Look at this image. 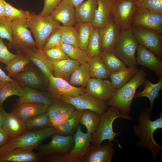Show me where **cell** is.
Instances as JSON below:
<instances>
[{"mask_svg": "<svg viewBox=\"0 0 162 162\" xmlns=\"http://www.w3.org/2000/svg\"><path fill=\"white\" fill-rule=\"evenodd\" d=\"M152 112L149 108L141 111L138 117V124L133 126V130L139 139L137 147L149 149L153 155L152 161L158 158L161 162L162 147L155 142L153 134L157 129L162 128V112L161 111L159 118L152 121L150 119Z\"/></svg>", "mask_w": 162, "mask_h": 162, "instance_id": "cell-1", "label": "cell"}, {"mask_svg": "<svg viewBox=\"0 0 162 162\" xmlns=\"http://www.w3.org/2000/svg\"><path fill=\"white\" fill-rule=\"evenodd\" d=\"M146 75L144 70H139L127 83L116 90L112 97L105 102L106 105L116 107L122 114L129 116L136 91L139 86L144 83Z\"/></svg>", "mask_w": 162, "mask_h": 162, "instance_id": "cell-2", "label": "cell"}, {"mask_svg": "<svg viewBox=\"0 0 162 162\" xmlns=\"http://www.w3.org/2000/svg\"><path fill=\"white\" fill-rule=\"evenodd\" d=\"M92 134L82 131L80 126L74 134V144L68 152L44 156L42 160L45 162H84L91 142Z\"/></svg>", "mask_w": 162, "mask_h": 162, "instance_id": "cell-3", "label": "cell"}, {"mask_svg": "<svg viewBox=\"0 0 162 162\" xmlns=\"http://www.w3.org/2000/svg\"><path fill=\"white\" fill-rule=\"evenodd\" d=\"M118 118L128 120L131 119L129 116L122 114L118 108L114 106H110L105 113L100 116L98 128L92 134L91 143L93 146L98 147L104 141L108 140L110 142L112 141L116 142L119 148H122L118 141L115 139L116 135L121 133L114 131L112 126L115 120Z\"/></svg>", "mask_w": 162, "mask_h": 162, "instance_id": "cell-4", "label": "cell"}, {"mask_svg": "<svg viewBox=\"0 0 162 162\" xmlns=\"http://www.w3.org/2000/svg\"><path fill=\"white\" fill-rule=\"evenodd\" d=\"M139 44L131 29L122 30L113 52L128 67H136L135 54Z\"/></svg>", "mask_w": 162, "mask_h": 162, "instance_id": "cell-5", "label": "cell"}, {"mask_svg": "<svg viewBox=\"0 0 162 162\" xmlns=\"http://www.w3.org/2000/svg\"><path fill=\"white\" fill-rule=\"evenodd\" d=\"M26 22L35 38L36 46L42 49L50 36L60 26L51 16L42 17L34 13Z\"/></svg>", "mask_w": 162, "mask_h": 162, "instance_id": "cell-6", "label": "cell"}, {"mask_svg": "<svg viewBox=\"0 0 162 162\" xmlns=\"http://www.w3.org/2000/svg\"><path fill=\"white\" fill-rule=\"evenodd\" d=\"M56 133L55 128L50 126L38 130L26 131L17 138L9 139L7 142L12 148L32 151L43 141Z\"/></svg>", "mask_w": 162, "mask_h": 162, "instance_id": "cell-7", "label": "cell"}, {"mask_svg": "<svg viewBox=\"0 0 162 162\" xmlns=\"http://www.w3.org/2000/svg\"><path fill=\"white\" fill-rule=\"evenodd\" d=\"M12 78L22 87H28L45 91L49 83L48 78L31 62L24 69Z\"/></svg>", "mask_w": 162, "mask_h": 162, "instance_id": "cell-8", "label": "cell"}, {"mask_svg": "<svg viewBox=\"0 0 162 162\" xmlns=\"http://www.w3.org/2000/svg\"><path fill=\"white\" fill-rule=\"evenodd\" d=\"M45 90L54 100H59L63 96L74 97L86 92L85 87L71 85L68 81L61 78L50 75Z\"/></svg>", "mask_w": 162, "mask_h": 162, "instance_id": "cell-9", "label": "cell"}, {"mask_svg": "<svg viewBox=\"0 0 162 162\" xmlns=\"http://www.w3.org/2000/svg\"><path fill=\"white\" fill-rule=\"evenodd\" d=\"M131 26L155 31L162 34V14L137 7L132 17Z\"/></svg>", "mask_w": 162, "mask_h": 162, "instance_id": "cell-10", "label": "cell"}, {"mask_svg": "<svg viewBox=\"0 0 162 162\" xmlns=\"http://www.w3.org/2000/svg\"><path fill=\"white\" fill-rule=\"evenodd\" d=\"M59 100L71 104L76 109L91 110L100 116L108 109L105 102L86 92L74 97L63 96Z\"/></svg>", "mask_w": 162, "mask_h": 162, "instance_id": "cell-11", "label": "cell"}, {"mask_svg": "<svg viewBox=\"0 0 162 162\" xmlns=\"http://www.w3.org/2000/svg\"><path fill=\"white\" fill-rule=\"evenodd\" d=\"M131 30L139 44L162 58V35L151 30L131 26Z\"/></svg>", "mask_w": 162, "mask_h": 162, "instance_id": "cell-12", "label": "cell"}, {"mask_svg": "<svg viewBox=\"0 0 162 162\" xmlns=\"http://www.w3.org/2000/svg\"><path fill=\"white\" fill-rule=\"evenodd\" d=\"M26 20L20 19L12 21V41L11 47L17 51L36 46L35 41L28 29Z\"/></svg>", "mask_w": 162, "mask_h": 162, "instance_id": "cell-13", "label": "cell"}, {"mask_svg": "<svg viewBox=\"0 0 162 162\" xmlns=\"http://www.w3.org/2000/svg\"><path fill=\"white\" fill-rule=\"evenodd\" d=\"M44 156L39 152L12 148L7 142L0 147V162H35L42 160Z\"/></svg>", "mask_w": 162, "mask_h": 162, "instance_id": "cell-14", "label": "cell"}, {"mask_svg": "<svg viewBox=\"0 0 162 162\" xmlns=\"http://www.w3.org/2000/svg\"><path fill=\"white\" fill-rule=\"evenodd\" d=\"M137 0H115L113 17L121 30L131 29V20Z\"/></svg>", "mask_w": 162, "mask_h": 162, "instance_id": "cell-15", "label": "cell"}, {"mask_svg": "<svg viewBox=\"0 0 162 162\" xmlns=\"http://www.w3.org/2000/svg\"><path fill=\"white\" fill-rule=\"evenodd\" d=\"M74 144V135H64L57 133L52 136L50 141L39 148V152L44 156L69 152Z\"/></svg>", "mask_w": 162, "mask_h": 162, "instance_id": "cell-16", "label": "cell"}, {"mask_svg": "<svg viewBox=\"0 0 162 162\" xmlns=\"http://www.w3.org/2000/svg\"><path fill=\"white\" fill-rule=\"evenodd\" d=\"M85 88L86 93L105 102L112 97L116 90L110 81L94 78L89 79Z\"/></svg>", "mask_w": 162, "mask_h": 162, "instance_id": "cell-17", "label": "cell"}, {"mask_svg": "<svg viewBox=\"0 0 162 162\" xmlns=\"http://www.w3.org/2000/svg\"><path fill=\"white\" fill-rule=\"evenodd\" d=\"M100 28L101 52H113L121 31L119 26L112 17Z\"/></svg>", "mask_w": 162, "mask_h": 162, "instance_id": "cell-18", "label": "cell"}, {"mask_svg": "<svg viewBox=\"0 0 162 162\" xmlns=\"http://www.w3.org/2000/svg\"><path fill=\"white\" fill-rule=\"evenodd\" d=\"M17 52H20L28 57L46 77L48 78L50 75H53L51 62L44 55L43 49L35 46Z\"/></svg>", "mask_w": 162, "mask_h": 162, "instance_id": "cell-19", "label": "cell"}, {"mask_svg": "<svg viewBox=\"0 0 162 162\" xmlns=\"http://www.w3.org/2000/svg\"><path fill=\"white\" fill-rule=\"evenodd\" d=\"M136 57L137 64L154 72L159 78H162V61L153 52L139 44Z\"/></svg>", "mask_w": 162, "mask_h": 162, "instance_id": "cell-20", "label": "cell"}, {"mask_svg": "<svg viewBox=\"0 0 162 162\" xmlns=\"http://www.w3.org/2000/svg\"><path fill=\"white\" fill-rule=\"evenodd\" d=\"M50 16L63 26H73L76 22L75 7L67 0H62Z\"/></svg>", "mask_w": 162, "mask_h": 162, "instance_id": "cell-21", "label": "cell"}, {"mask_svg": "<svg viewBox=\"0 0 162 162\" xmlns=\"http://www.w3.org/2000/svg\"><path fill=\"white\" fill-rule=\"evenodd\" d=\"M48 105L40 103L16 102L11 106V112L25 121L46 111Z\"/></svg>", "mask_w": 162, "mask_h": 162, "instance_id": "cell-22", "label": "cell"}, {"mask_svg": "<svg viewBox=\"0 0 162 162\" xmlns=\"http://www.w3.org/2000/svg\"><path fill=\"white\" fill-rule=\"evenodd\" d=\"M97 7L92 24L94 28L104 26L113 17L115 0H97Z\"/></svg>", "mask_w": 162, "mask_h": 162, "instance_id": "cell-23", "label": "cell"}, {"mask_svg": "<svg viewBox=\"0 0 162 162\" xmlns=\"http://www.w3.org/2000/svg\"><path fill=\"white\" fill-rule=\"evenodd\" d=\"M114 152L113 145L111 142L98 147L90 146L84 162H110Z\"/></svg>", "mask_w": 162, "mask_h": 162, "instance_id": "cell-24", "label": "cell"}, {"mask_svg": "<svg viewBox=\"0 0 162 162\" xmlns=\"http://www.w3.org/2000/svg\"><path fill=\"white\" fill-rule=\"evenodd\" d=\"M2 128L8 135L9 139L19 137L27 130L24 121L12 112L7 113Z\"/></svg>", "mask_w": 162, "mask_h": 162, "instance_id": "cell-25", "label": "cell"}, {"mask_svg": "<svg viewBox=\"0 0 162 162\" xmlns=\"http://www.w3.org/2000/svg\"><path fill=\"white\" fill-rule=\"evenodd\" d=\"M23 87L24 94L16 99L17 102L40 103L49 106L54 101V100L46 91H41L28 87Z\"/></svg>", "mask_w": 162, "mask_h": 162, "instance_id": "cell-26", "label": "cell"}, {"mask_svg": "<svg viewBox=\"0 0 162 162\" xmlns=\"http://www.w3.org/2000/svg\"><path fill=\"white\" fill-rule=\"evenodd\" d=\"M55 76L62 78L68 81L72 73L80 64L70 58L58 61H50Z\"/></svg>", "mask_w": 162, "mask_h": 162, "instance_id": "cell-27", "label": "cell"}, {"mask_svg": "<svg viewBox=\"0 0 162 162\" xmlns=\"http://www.w3.org/2000/svg\"><path fill=\"white\" fill-rule=\"evenodd\" d=\"M97 7V0H87L75 7L76 22L92 23Z\"/></svg>", "mask_w": 162, "mask_h": 162, "instance_id": "cell-28", "label": "cell"}, {"mask_svg": "<svg viewBox=\"0 0 162 162\" xmlns=\"http://www.w3.org/2000/svg\"><path fill=\"white\" fill-rule=\"evenodd\" d=\"M143 90L135 94L134 98L146 97L149 99L150 106L149 107L152 111L154 108V100L159 96V92L162 89V78H160L158 82L154 84L148 80H146Z\"/></svg>", "mask_w": 162, "mask_h": 162, "instance_id": "cell-29", "label": "cell"}, {"mask_svg": "<svg viewBox=\"0 0 162 162\" xmlns=\"http://www.w3.org/2000/svg\"><path fill=\"white\" fill-rule=\"evenodd\" d=\"M83 110L75 109L63 123L54 127L57 134L64 135H74L80 124Z\"/></svg>", "mask_w": 162, "mask_h": 162, "instance_id": "cell-30", "label": "cell"}, {"mask_svg": "<svg viewBox=\"0 0 162 162\" xmlns=\"http://www.w3.org/2000/svg\"><path fill=\"white\" fill-rule=\"evenodd\" d=\"M136 67H127L117 72L110 73V78L112 85L116 89L127 83L139 70Z\"/></svg>", "mask_w": 162, "mask_h": 162, "instance_id": "cell-31", "label": "cell"}, {"mask_svg": "<svg viewBox=\"0 0 162 162\" xmlns=\"http://www.w3.org/2000/svg\"><path fill=\"white\" fill-rule=\"evenodd\" d=\"M90 78L89 65L86 62L80 64L74 70L68 82L74 86L85 87Z\"/></svg>", "mask_w": 162, "mask_h": 162, "instance_id": "cell-32", "label": "cell"}, {"mask_svg": "<svg viewBox=\"0 0 162 162\" xmlns=\"http://www.w3.org/2000/svg\"><path fill=\"white\" fill-rule=\"evenodd\" d=\"M88 63L91 77L103 79L110 77V73L100 56L89 58Z\"/></svg>", "mask_w": 162, "mask_h": 162, "instance_id": "cell-33", "label": "cell"}, {"mask_svg": "<svg viewBox=\"0 0 162 162\" xmlns=\"http://www.w3.org/2000/svg\"><path fill=\"white\" fill-rule=\"evenodd\" d=\"M16 56L5 68L8 75L12 77L22 72L31 61L29 58L22 53L17 52Z\"/></svg>", "mask_w": 162, "mask_h": 162, "instance_id": "cell-34", "label": "cell"}, {"mask_svg": "<svg viewBox=\"0 0 162 162\" xmlns=\"http://www.w3.org/2000/svg\"><path fill=\"white\" fill-rule=\"evenodd\" d=\"M23 94V87L16 80L0 84V106H2L5 100L10 96L20 97Z\"/></svg>", "mask_w": 162, "mask_h": 162, "instance_id": "cell-35", "label": "cell"}, {"mask_svg": "<svg viewBox=\"0 0 162 162\" xmlns=\"http://www.w3.org/2000/svg\"><path fill=\"white\" fill-rule=\"evenodd\" d=\"M100 116L88 110H83L79 123L83 125L87 132L92 134L96 130L100 120Z\"/></svg>", "mask_w": 162, "mask_h": 162, "instance_id": "cell-36", "label": "cell"}, {"mask_svg": "<svg viewBox=\"0 0 162 162\" xmlns=\"http://www.w3.org/2000/svg\"><path fill=\"white\" fill-rule=\"evenodd\" d=\"M100 56L110 73L127 68L113 52H101Z\"/></svg>", "mask_w": 162, "mask_h": 162, "instance_id": "cell-37", "label": "cell"}, {"mask_svg": "<svg viewBox=\"0 0 162 162\" xmlns=\"http://www.w3.org/2000/svg\"><path fill=\"white\" fill-rule=\"evenodd\" d=\"M61 47L70 58L80 64L88 62L89 57L87 50L78 46L64 43Z\"/></svg>", "mask_w": 162, "mask_h": 162, "instance_id": "cell-38", "label": "cell"}, {"mask_svg": "<svg viewBox=\"0 0 162 162\" xmlns=\"http://www.w3.org/2000/svg\"><path fill=\"white\" fill-rule=\"evenodd\" d=\"M24 121L27 130L38 129L51 126L50 118L46 112Z\"/></svg>", "mask_w": 162, "mask_h": 162, "instance_id": "cell-39", "label": "cell"}, {"mask_svg": "<svg viewBox=\"0 0 162 162\" xmlns=\"http://www.w3.org/2000/svg\"><path fill=\"white\" fill-rule=\"evenodd\" d=\"M86 50L89 58L100 56L101 50L100 28H94L92 30Z\"/></svg>", "mask_w": 162, "mask_h": 162, "instance_id": "cell-40", "label": "cell"}, {"mask_svg": "<svg viewBox=\"0 0 162 162\" xmlns=\"http://www.w3.org/2000/svg\"><path fill=\"white\" fill-rule=\"evenodd\" d=\"M63 43L79 46V35L76 28L73 26H60Z\"/></svg>", "mask_w": 162, "mask_h": 162, "instance_id": "cell-41", "label": "cell"}, {"mask_svg": "<svg viewBox=\"0 0 162 162\" xmlns=\"http://www.w3.org/2000/svg\"><path fill=\"white\" fill-rule=\"evenodd\" d=\"M94 28L92 22L78 23L77 30L79 37V47L87 50L89 39Z\"/></svg>", "mask_w": 162, "mask_h": 162, "instance_id": "cell-42", "label": "cell"}, {"mask_svg": "<svg viewBox=\"0 0 162 162\" xmlns=\"http://www.w3.org/2000/svg\"><path fill=\"white\" fill-rule=\"evenodd\" d=\"M4 5L6 16L12 21L20 19L26 20L33 14L28 10L16 8L5 1Z\"/></svg>", "mask_w": 162, "mask_h": 162, "instance_id": "cell-43", "label": "cell"}, {"mask_svg": "<svg viewBox=\"0 0 162 162\" xmlns=\"http://www.w3.org/2000/svg\"><path fill=\"white\" fill-rule=\"evenodd\" d=\"M74 108L71 104L61 100H54L51 104L48 106L46 112L50 121L63 112Z\"/></svg>", "mask_w": 162, "mask_h": 162, "instance_id": "cell-44", "label": "cell"}, {"mask_svg": "<svg viewBox=\"0 0 162 162\" xmlns=\"http://www.w3.org/2000/svg\"><path fill=\"white\" fill-rule=\"evenodd\" d=\"M0 37L8 40L11 47L13 38L12 21L6 16L0 18Z\"/></svg>", "mask_w": 162, "mask_h": 162, "instance_id": "cell-45", "label": "cell"}, {"mask_svg": "<svg viewBox=\"0 0 162 162\" xmlns=\"http://www.w3.org/2000/svg\"><path fill=\"white\" fill-rule=\"evenodd\" d=\"M137 7L162 14V0H137Z\"/></svg>", "mask_w": 162, "mask_h": 162, "instance_id": "cell-46", "label": "cell"}, {"mask_svg": "<svg viewBox=\"0 0 162 162\" xmlns=\"http://www.w3.org/2000/svg\"><path fill=\"white\" fill-rule=\"evenodd\" d=\"M60 26L49 37L43 49L61 47L63 43L59 28Z\"/></svg>", "mask_w": 162, "mask_h": 162, "instance_id": "cell-47", "label": "cell"}, {"mask_svg": "<svg viewBox=\"0 0 162 162\" xmlns=\"http://www.w3.org/2000/svg\"><path fill=\"white\" fill-rule=\"evenodd\" d=\"M43 52L50 61H58L70 58L61 47L43 49Z\"/></svg>", "mask_w": 162, "mask_h": 162, "instance_id": "cell-48", "label": "cell"}, {"mask_svg": "<svg viewBox=\"0 0 162 162\" xmlns=\"http://www.w3.org/2000/svg\"><path fill=\"white\" fill-rule=\"evenodd\" d=\"M16 56V54L9 51L3 42V38L0 37V62L6 65Z\"/></svg>", "mask_w": 162, "mask_h": 162, "instance_id": "cell-49", "label": "cell"}, {"mask_svg": "<svg viewBox=\"0 0 162 162\" xmlns=\"http://www.w3.org/2000/svg\"><path fill=\"white\" fill-rule=\"evenodd\" d=\"M62 0H44L43 9L38 14L42 17L50 16Z\"/></svg>", "mask_w": 162, "mask_h": 162, "instance_id": "cell-50", "label": "cell"}, {"mask_svg": "<svg viewBox=\"0 0 162 162\" xmlns=\"http://www.w3.org/2000/svg\"><path fill=\"white\" fill-rule=\"evenodd\" d=\"M76 109L74 108L63 112L50 121L51 126L55 127L64 122Z\"/></svg>", "mask_w": 162, "mask_h": 162, "instance_id": "cell-51", "label": "cell"}, {"mask_svg": "<svg viewBox=\"0 0 162 162\" xmlns=\"http://www.w3.org/2000/svg\"><path fill=\"white\" fill-rule=\"evenodd\" d=\"M14 79L9 77L0 67V84L11 82Z\"/></svg>", "mask_w": 162, "mask_h": 162, "instance_id": "cell-52", "label": "cell"}, {"mask_svg": "<svg viewBox=\"0 0 162 162\" xmlns=\"http://www.w3.org/2000/svg\"><path fill=\"white\" fill-rule=\"evenodd\" d=\"M9 137L2 127H0V147L6 144L9 139Z\"/></svg>", "mask_w": 162, "mask_h": 162, "instance_id": "cell-53", "label": "cell"}, {"mask_svg": "<svg viewBox=\"0 0 162 162\" xmlns=\"http://www.w3.org/2000/svg\"><path fill=\"white\" fill-rule=\"evenodd\" d=\"M7 113L4 110L3 106H0V127H2Z\"/></svg>", "mask_w": 162, "mask_h": 162, "instance_id": "cell-54", "label": "cell"}, {"mask_svg": "<svg viewBox=\"0 0 162 162\" xmlns=\"http://www.w3.org/2000/svg\"><path fill=\"white\" fill-rule=\"evenodd\" d=\"M5 0H0V18L6 16L4 2Z\"/></svg>", "mask_w": 162, "mask_h": 162, "instance_id": "cell-55", "label": "cell"}, {"mask_svg": "<svg viewBox=\"0 0 162 162\" xmlns=\"http://www.w3.org/2000/svg\"><path fill=\"white\" fill-rule=\"evenodd\" d=\"M74 7L78 5L82 2L84 0H67Z\"/></svg>", "mask_w": 162, "mask_h": 162, "instance_id": "cell-56", "label": "cell"}]
</instances>
